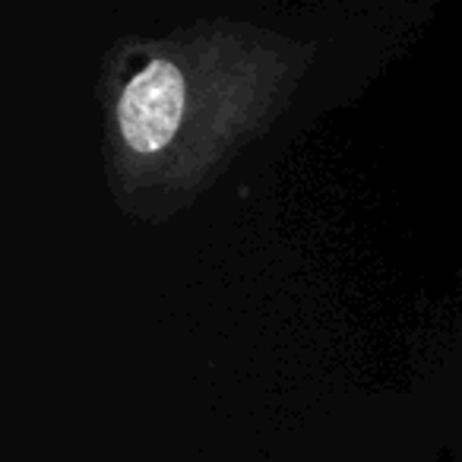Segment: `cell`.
<instances>
[{"instance_id":"obj_1","label":"cell","mask_w":462,"mask_h":462,"mask_svg":"<svg viewBox=\"0 0 462 462\" xmlns=\"http://www.w3.org/2000/svg\"><path fill=\"white\" fill-rule=\"evenodd\" d=\"M184 115V73L171 60H152L130 79L117 105V124L130 149L155 152L178 134Z\"/></svg>"}]
</instances>
